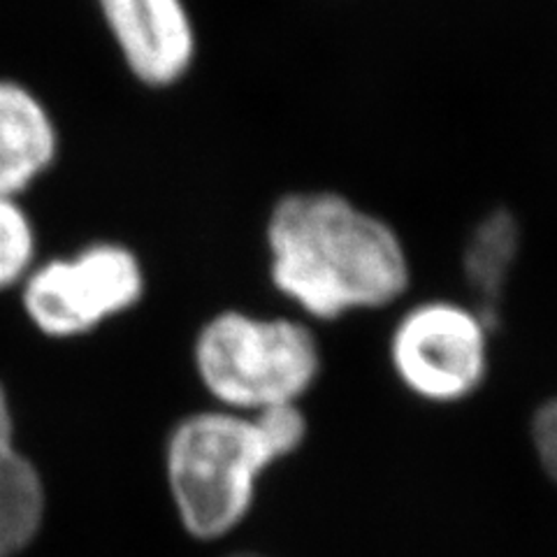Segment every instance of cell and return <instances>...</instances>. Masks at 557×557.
I'll return each mask as SVG.
<instances>
[{"label":"cell","mask_w":557,"mask_h":557,"mask_svg":"<svg viewBox=\"0 0 557 557\" xmlns=\"http://www.w3.org/2000/svg\"><path fill=\"white\" fill-rule=\"evenodd\" d=\"M265 237L274 288L311 319L388 307L411 282L405 244L391 225L330 190L284 196Z\"/></svg>","instance_id":"cell-1"},{"label":"cell","mask_w":557,"mask_h":557,"mask_svg":"<svg viewBox=\"0 0 557 557\" xmlns=\"http://www.w3.org/2000/svg\"><path fill=\"white\" fill-rule=\"evenodd\" d=\"M194 362L221 409L260 413L300 407L321 374V348L300 321L228 309L200 327Z\"/></svg>","instance_id":"cell-3"},{"label":"cell","mask_w":557,"mask_h":557,"mask_svg":"<svg viewBox=\"0 0 557 557\" xmlns=\"http://www.w3.org/2000/svg\"><path fill=\"white\" fill-rule=\"evenodd\" d=\"M520 253V223L509 209H495L483 216L469 235L462 253V270L474 302L469 305L487 327H497L499 311L511 272Z\"/></svg>","instance_id":"cell-8"},{"label":"cell","mask_w":557,"mask_h":557,"mask_svg":"<svg viewBox=\"0 0 557 557\" xmlns=\"http://www.w3.org/2000/svg\"><path fill=\"white\" fill-rule=\"evenodd\" d=\"M147 268L133 244L98 237L42 256L20 286L24 317L42 335H89L145 300Z\"/></svg>","instance_id":"cell-4"},{"label":"cell","mask_w":557,"mask_h":557,"mask_svg":"<svg viewBox=\"0 0 557 557\" xmlns=\"http://www.w3.org/2000/svg\"><path fill=\"white\" fill-rule=\"evenodd\" d=\"M61 156L49 104L20 79L0 77V196L26 198Z\"/></svg>","instance_id":"cell-7"},{"label":"cell","mask_w":557,"mask_h":557,"mask_svg":"<svg viewBox=\"0 0 557 557\" xmlns=\"http://www.w3.org/2000/svg\"><path fill=\"white\" fill-rule=\"evenodd\" d=\"M42 258L40 233L22 198L0 196V293L20 288Z\"/></svg>","instance_id":"cell-10"},{"label":"cell","mask_w":557,"mask_h":557,"mask_svg":"<svg viewBox=\"0 0 557 557\" xmlns=\"http://www.w3.org/2000/svg\"><path fill=\"white\" fill-rule=\"evenodd\" d=\"M530 434L539 465L557 485V397H550L544 405L536 407L530 423Z\"/></svg>","instance_id":"cell-11"},{"label":"cell","mask_w":557,"mask_h":557,"mask_svg":"<svg viewBox=\"0 0 557 557\" xmlns=\"http://www.w3.org/2000/svg\"><path fill=\"white\" fill-rule=\"evenodd\" d=\"M388 354L395 376L411 395L432 405H456L483 386L491 327L469 305L421 302L395 323Z\"/></svg>","instance_id":"cell-5"},{"label":"cell","mask_w":557,"mask_h":557,"mask_svg":"<svg viewBox=\"0 0 557 557\" xmlns=\"http://www.w3.org/2000/svg\"><path fill=\"white\" fill-rule=\"evenodd\" d=\"M307 430L300 407L186 416L165 448L170 495L184 530L200 542H214L239 528L260 479L302 446Z\"/></svg>","instance_id":"cell-2"},{"label":"cell","mask_w":557,"mask_h":557,"mask_svg":"<svg viewBox=\"0 0 557 557\" xmlns=\"http://www.w3.org/2000/svg\"><path fill=\"white\" fill-rule=\"evenodd\" d=\"M45 487L38 469L14 446L8 395L0 386V557L20 555L40 532Z\"/></svg>","instance_id":"cell-9"},{"label":"cell","mask_w":557,"mask_h":557,"mask_svg":"<svg viewBox=\"0 0 557 557\" xmlns=\"http://www.w3.org/2000/svg\"><path fill=\"white\" fill-rule=\"evenodd\" d=\"M126 75L151 94L182 86L198 61V24L188 0H94Z\"/></svg>","instance_id":"cell-6"},{"label":"cell","mask_w":557,"mask_h":557,"mask_svg":"<svg viewBox=\"0 0 557 557\" xmlns=\"http://www.w3.org/2000/svg\"><path fill=\"white\" fill-rule=\"evenodd\" d=\"M231 557H265V555H260V553H235Z\"/></svg>","instance_id":"cell-12"}]
</instances>
